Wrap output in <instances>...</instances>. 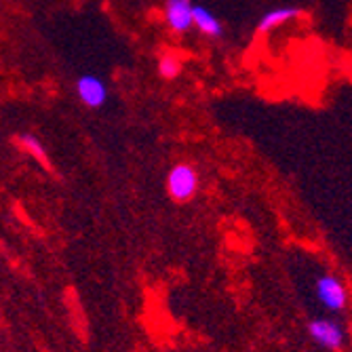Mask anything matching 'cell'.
I'll use <instances>...</instances> for the list:
<instances>
[{"mask_svg":"<svg viewBox=\"0 0 352 352\" xmlns=\"http://www.w3.org/2000/svg\"><path fill=\"white\" fill-rule=\"evenodd\" d=\"M201 186L199 173L192 165H175L167 175V192L175 203H188L197 197Z\"/></svg>","mask_w":352,"mask_h":352,"instance_id":"cell-1","label":"cell"},{"mask_svg":"<svg viewBox=\"0 0 352 352\" xmlns=\"http://www.w3.org/2000/svg\"><path fill=\"white\" fill-rule=\"evenodd\" d=\"M308 336L312 338L314 344H318L325 350H331V352H338L342 350L344 342H346V336H344V327L333 321V318H325V316H316L308 323Z\"/></svg>","mask_w":352,"mask_h":352,"instance_id":"cell-2","label":"cell"},{"mask_svg":"<svg viewBox=\"0 0 352 352\" xmlns=\"http://www.w3.org/2000/svg\"><path fill=\"white\" fill-rule=\"evenodd\" d=\"M316 298L331 312H342L348 304L346 287L336 274H321L316 278Z\"/></svg>","mask_w":352,"mask_h":352,"instance_id":"cell-3","label":"cell"},{"mask_svg":"<svg viewBox=\"0 0 352 352\" xmlns=\"http://www.w3.org/2000/svg\"><path fill=\"white\" fill-rule=\"evenodd\" d=\"M76 95L87 108L98 110V108H104L108 102V87L100 76L82 74L76 80Z\"/></svg>","mask_w":352,"mask_h":352,"instance_id":"cell-4","label":"cell"},{"mask_svg":"<svg viewBox=\"0 0 352 352\" xmlns=\"http://www.w3.org/2000/svg\"><path fill=\"white\" fill-rule=\"evenodd\" d=\"M165 21L175 34H186L192 28V3L190 0H167L165 3Z\"/></svg>","mask_w":352,"mask_h":352,"instance_id":"cell-5","label":"cell"},{"mask_svg":"<svg viewBox=\"0 0 352 352\" xmlns=\"http://www.w3.org/2000/svg\"><path fill=\"white\" fill-rule=\"evenodd\" d=\"M304 11L300 7H276V9H270L268 13H264L258 21V30L260 34H268V32H274L276 28L289 23L298 17H302Z\"/></svg>","mask_w":352,"mask_h":352,"instance_id":"cell-6","label":"cell"},{"mask_svg":"<svg viewBox=\"0 0 352 352\" xmlns=\"http://www.w3.org/2000/svg\"><path fill=\"white\" fill-rule=\"evenodd\" d=\"M192 25H195L201 32V34H205L209 38H221L223 36L221 21L207 7L192 5Z\"/></svg>","mask_w":352,"mask_h":352,"instance_id":"cell-7","label":"cell"},{"mask_svg":"<svg viewBox=\"0 0 352 352\" xmlns=\"http://www.w3.org/2000/svg\"><path fill=\"white\" fill-rule=\"evenodd\" d=\"M17 142H19V146L23 148V152H28L32 158H36V161H41L45 167H49V161H47V148H45V144H43L36 135H32V133H21V135H17Z\"/></svg>","mask_w":352,"mask_h":352,"instance_id":"cell-8","label":"cell"},{"mask_svg":"<svg viewBox=\"0 0 352 352\" xmlns=\"http://www.w3.org/2000/svg\"><path fill=\"white\" fill-rule=\"evenodd\" d=\"M179 72H182V61L173 53L161 55V59H158V74L167 80H173L179 76Z\"/></svg>","mask_w":352,"mask_h":352,"instance_id":"cell-9","label":"cell"}]
</instances>
